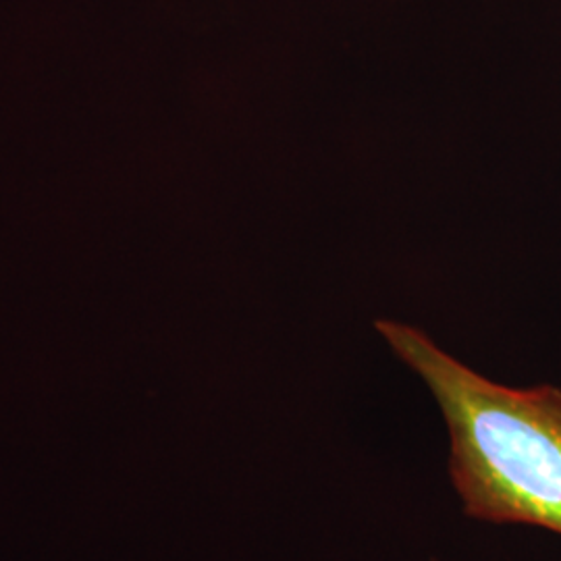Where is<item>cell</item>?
<instances>
[{
  "label": "cell",
  "instance_id": "1",
  "mask_svg": "<svg viewBox=\"0 0 561 561\" xmlns=\"http://www.w3.org/2000/svg\"><path fill=\"white\" fill-rule=\"evenodd\" d=\"M375 327L442 408L463 512L561 535L560 387H507L443 352L421 329L393 321Z\"/></svg>",
  "mask_w": 561,
  "mask_h": 561
}]
</instances>
